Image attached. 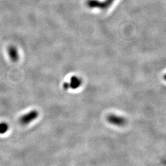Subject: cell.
Returning <instances> with one entry per match:
<instances>
[{"instance_id": "obj_3", "label": "cell", "mask_w": 166, "mask_h": 166, "mask_svg": "<svg viewBox=\"0 0 166 166\" xmlns=\"http://www.w3.org/2000/svg\"><path fill=\"white\" fill-rule=\"evenodd\" d=\"M113 0H105V1H103V3L98 2V1H90L88 3L89 6L91 8H94V7H97V8H107L109 5H110L111 3L113 2Z\"/></svg>"}, {"instance_id": "obj_5", "label": "cell", "mask_w": 166, "mask_h": 166, "mask_svg": "<svg viewBox=\"0 0 166 166\" xmlns=\"http://www.w3.org/2000/svg\"><path fill=\"white\" fill-rule=\"evenodd\" d=\"M9 130V125L6 122L0 123V134H3Z\"/></svg>"}, {"instance_id": "obj_1", "label": "cell", "mask_w": 166, "mask_h": 166, "mask_svg": "<svg viewBox=\"0 0 166 166\" xmlns=\"http://www.w3.org/2000/svg\"><path fill=\"white\" fill-rule=\"evenodd\" d=\"M38 116V113L36 110H33L26 113L20 118V122L23 125H27L31 121H34Z\"/></svg>"}, {"instance_id": "obj_2", "label": "cell", "mask_w": 166, "mask_h": 166, "mask_svg": "<svg viewBox=\"0 0 166 166\" xmlns=\"http://www.w3.org/2000/svg\"><path fill=\"white\" fill-rule=\"evenodd\" d=\"M8 54L9 58L13 62H17L19 59V54L16 47L14 46H10L8 47Z\"/></svg>"}, {"instance_id": "obj_4", "label": "cell", "mask_w": 166, "mask_h": 166, "mask_svg": "<svg viewBox=\"0 0 166 166\" xmlns=\"http://www.w3.org/2000/svg\"><path fill=\"white\" fill-rule=\"evenodd\" d=\"M108 121L114 125L123 126L126 123V120L124 118L116 116H110L108 117Z\"/></svg>"}]
</instances>
